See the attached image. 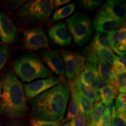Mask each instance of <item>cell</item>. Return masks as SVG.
<instances>
[{"label": "cell", "instance_id": "1", "mask_svg": "<svg viewBox=\"0 0 126 126\" xmlns=\"http://www.w3.org/2000/svg\"><path fill=\"white\" fill-rule=\"evenodd\" d=\"M70 95L69 86L62 82L29 100L30 115L33 119L63 120Z\"/></svg>", "mask_w": 126, "mask_h": 126}, {"label": "cell", "instance_id": "2", "mask_svg": "<svg viewBox=\"0 0 126 126\" xmlns=\"http://www.w3.org/2000/svg\"><path fill=\"white\" fill-rule=\"evenodd\" d=\"M0 114L10 119H21L28 111L23 86L18 77L7 72L2 77Z\"/></svg>", "mask_w": 126, "mask_h": 126}, {"label": "cell", "instance_id": "3", "mask_svg": "<svg viewBox=\"0 0 126 126\" xmlns=\"http://www.w3.org/2000/svg\"><path fill=\"white\" fill-rule=\"evenodd\" d=\"M53 9L51 0L30 1L15 12V16L20 27L26 29L40 28L49 22Z\"/></svg>", "mask_w": 126, "mask_h": 126}, {"label": "cell", "instance_id": "4", "mask_svg": "<svg viewBox=\"0 0 126 126\" xmlns=\"http://www.w3.org/2000/svg\"><path fill=\"white\" fill-rule=\"evenodd\" d=\"M14 70L22 81L29 82L38 78L52 76V72L34 54H25L14 62Z\"/></svg>", "mask_w": 126, "mask_h": 126}, {"label": "cell", "instance_id": "5", "mask_svg": "<svg viewBox=\"0 0 126 126\" xmlns=\"http://www.w3.org/2000/svg\"><path fill=\"white\" fill-rule=\"evenodd\" d=\"M65 22L77 46L81 47L88 43L93 32L92 20L88 15L82 12H76L67 19Z\"/></svg>", "mask_w": 126, "mask_h": 126}, {"label": "cell", "instance_id": "6", "mask_svg": "<svg viewBox=\"0 0 126 126\" xmlns=\"http://www.w3.org/2000/svg\"><path fill=\"white\" fill-rule=\"evenodd\" d=\"M23 46L29 50H38L44 48L50 50L48 39L43 28H36L25 29L23 32Z\"/></svg>", "mask_w": 126, "mask_h": 126}, {"label": "cell", "instance_id": "7", "mask_svg": "<svg viewBox=\"0 0 126 126\" xmlns=\"http://www.w3.org/2000/svg\"><path fill=\"white\" fill-rule=\"evenodd\" d=\"M82 55L84 57L85 60V67L83 71L78 77L83 83L90 85L98 77L97 62L99 58L92 53L88 47L83 49Z\"/></svg>", "mask_w": 126, "mask_h": 126}, {"label": "cell", "instance_id": "8", "mask_svg": "<svg viewBox=\"0 0 126 126\" xmlns=\"http://www.w3.org/2000/svg\"><path fill=\"white\" fill-rule=\"evenodd\" d=\"M61 79L58 77L51 76L48 78L32 82L29 84L25 85L24 93L25 97L29 100L34 98L43 94L48 89L59 85Z\"/></svg>", "mask_w": 126, "mask_h": 126}, {"label": "cell", "instance_id": "9", "mask_svg": "<svg viewBox=\"0 0 126 126\" xmlns=\"http://www.w3.org/2000/svg\"><path fill=\"white\" fill-rule=\"evenodd\" d=\"M98 13L106 15L123 25L126 24V11L125 1L108 0L99 9Z\"/></svg>", "mask_w": 126, "mask_h": 126}, {"label": "cell", "instance_id": "10", "mask_svg": "<svg viewBox=\"0 0 126 126\" xmlns=\"http://www.w3.org/2000/svg\"><path fill=\"white\" fill-rule=\"evenodd\" d=\"M18 37V29L14 22L0 10V38L5 44L14 43Z\"/></svg>", "mask_w": 126, "mask_h": 126}, {"label": "cell", "instance_id": "11", "mask_svg": "<svg viewBox=\"0 0 126 126\" xmlns=\"http://www.w3.org/2000/svg\"><path fill=\"white\" fill-rule=\"evenodd\" d=\"M47 33L52 42L59 46L68 47L72 42L71 34L64 22L55 23L48 29Z\"/></svg>", "mask_w": 126, "mask_h": 126}, {"label": "cell", "instance_id": "12", "mask_svg": "<svg viewBox=\"0 0 126 126\" xmlns=\"http://www.w3.org/2000/svg\"><path fill=\"white\" fill-rule=\"evenodd\" d=\"M40 55L43 61L56 75L63 76L65 73V65L63 60L61 56L60 51L59 50L50 51L42 49Z\"/></svg>", "mask_w": 126, "mask_h": 126}, {"label": "cell", "instance_id": "13", "mask_svg": "<svg viewBox=\"0 0 126 126\" xmlns=\"http://www.w3.org/2000/svg\"><path fill=\"white\" fill-rule=\"evenodd\" d=\"M123 26L119 22L105 14L98 13L94 20V27L96 32L114 31Z\"/></svg>", "mask_w": 126, "mask_h": 126}, {"label": "cell", "instance_id": "14", "mask_svg": "<svg viewBox=\"0 0 126 126\" xmlns=\"http://www.w3.org/2000/svg\"><path fill=\"white\" fill-rule=\"evenodd\" d=\"M112 33L113 31L108 32H96L90 44L102 48H108L111 50L114 53H115L119 55L120 57L125 58L126 52L123 53L120 52L115 47L111 36Z\"/></svg>", "mask_w": 126, "mask_h": 126}, {"label": "cell", "instance_id": "15", "mask_svg": "<svg viewBox=\"0 0 126 126\" xmlns=\"http://www.w3.org/2000/svg\"><path fill=\"white\" fill-rule=\"evenodd\" d=\"M70 89H73L77 91L78 93L89 99L93 103L100 102V97L98 92L94 91L89 85L83 83L78 77L75 79L74 81L70 82L69 85Z\"/></svg>", "mask_w": 126, "mask_h": 126}, {"label": "cell", "instance_id": "16", "mask_svg": "<svg viewBox=\"0 0 126 126\" xmlns=\"http://www.w3.org/2000/svg\"><path fill=\"white\" fill-rule=\"evenodd\" d=\"M60 54L65 65L66 78L70 82L74 81L78 77L73 52L64 50L60 52Z\"/></svg>", "mask_w": 126, "mask_h": 126}, {"label": "cell", "instance_id": "17", "mask_svg": "<svg viewBox=\"0 0 126 126\" xmlns=\"http://www.w3.org/2000/svg\"><path fill=\"white\" fill-rule=\"evenodd\" d=\"M105 105L102 101L93 105L90 113L86 117V126H100L102 122Z\"/></svg>", "mask_w": 126, "mask_h": 126}, {"label": "cell", "instance_id": "18", "mask_svg": "<svg viewBox=\"0 0 126 126\" xmlns=\"http://www.w3.org/2000/svg\"><path fill=\"white\" fill-rule=\"evenodd\" d=\"M87 47L92 53L95 54L99 59L103 60L111 66L113 65L116 60V55H115L111 50L102 48L91 44H89Z\"/></svg>", "mask_w": 126, "mask_h": 126}, {"label": "cell", "instance_id": "19", "mask_svg": "<svg viewBox=\"0 0 126 126\" xmlns=\"http://www.w3.org/2000/svg\"><path fill=\"white\" fill-rule=\"evenodd\" d=\"M112 39L114 46L120 52H126V24L113 31Z\"/></svg>", "mask_w": 126, "mask_h": 126}, {"label": "cell", "instance_id": "20", "mask_svg": "<svg viewBox=\"0 0 126 126\" xmlns=\"http://www.w3.org/2000/svg\"><path fill=\"white\" fill-rule=\"evenodd\" d=\"M97 72L98 75L104 79L113 82L116 78V74L113 70L111 66L101 59H98L97 62Z\"/></svg>", "mask_w": 126, "mask_h": 126}, {"label": "cell", "instance_id": "21", "mask_svg": "<svg viewBox=\"0 0 126 126\" xmlns=\"http://www.w3.org/2000/svg\"><path fill=\"white\" fill-rule=\"evenodd\" d=\"M70 91L71 93V97L75 99L78 103L79 110L87 117L92 109L94 103L74 89H70Z\"/></svg>", "mask_w": 126, "mask_h": 126}, {"label": "cell", "instance_id": "22", "mask_svg": "<svg viewBox=\"0 0 126 126\" xmlns=\"http://www.w3.org/2000/svg\"><path fill=\"white\" fill-rule=\"evenodd\" d=\"M100 100L105 105H108L116 98L118 92L113 85L105 86L99 91Z\"/></svg>", "mask_w": 126, "mask_h": 126}, {"label": "cell", "instance_id": "23", "mask_svg": "<svg viewBox=\"0 0 126 126\" xmlns=\"http://www.w3.org/2000/svg\"><path fill=\"white\" fill-rule=\"evenodd\" d=\"M76 4L75 3H70L64 7L57 9L52 16L51 20L53 22H56L57 21L67 18L74 12Z\"/></svg>", "mask_w": 126, "mask_h": 126}, {"label": "cell", "instance_id": "24", "mask_svg": "<svg viewBox=\"0 0 126 126\" xmlns=\"http://www.w3.org/2000/svg\"><path fill=\"white\" fill-rule=\"evenodd\" d=\"M79 111V109L78 103L75 99L71 97V99L68 106V111L66 117L62 120L63 124L67 123L73 120L78 115Z\"/></svg>", "mask_w": 126, "mask_h": 126}, {"label": "cell", "instance_id": "25", "mask_svg": "<svg viewBox=\"0 0 126 126\" xmlns=\"http://www.w3.org/2000/svg\"><path fill=\"white\" fill-rule=\"evenodd\" d=\"M113 85L118 93L125 94L126 92V72L117 74Z\"/></svg>", "mask_w": 126, "mask_h": 126}, {"label": "cell", "instance_id": "26", "mask_svg": "<svg viewBox=\"0 0 126 126\" xmlns=\"http://www.w3.org/2000/svg\"><path fill=\"white\" fill-rule=\"evenodd\" d=\"M126 113L116 111L115 114L110 119V126H126Z\"/></svg>", "mask_w": 126, "mask_h": 126}, {"label": "cell", "instance_id": "27", "mask_svg": "<svg viewBox=\"0 0 126 126\" xmlns=\"http://www.w3.org/2000/svg\"><path fill=\"white\" fill-rule=\"evenodd\" d=\"M74 58V61L76 65V70H77V77L81 74L83 71V69L85 67V58L82 55L79 53L78 52L75 51L73 52Z\"/></svg>", "mask_w": 126, "mask_h": 126}, {"label": "cell", "instance_id": "28", "mask_svg": "<svg viewBox=\"0 0 126 126\" xmlns=\"http://www.w3.org/2000/svg\"><path fill=\"white\" fill-rule=\"evenodd\" d=\"M31 126H63L62 120L46 121L37 119H31L30 121Z\"/></svg>", "mask_w": 126, "mask_h": 126}, {"label": "cell", "instance_id": "29", "mask_svg": "<svg viewBox=\"0 0 126 126\" xmlns=\"http://www.w3.org/2000/svg\"><path fill=\"white\" fill-rule=\"evenodd\" d=\"M110 85H113V82H111L107 81L106 79H104L100 77H97L94 80V81L91 83L90 86L91 88L94 89V91H95L96 92H98L100 89H102V88L105 87V86Z\"/></svg>", "mask_w": 126, "mask_h": 126}, {"label": "cell", "instance_id": "30", "mask_svg": "<svg viewBox=\"0 0 126 126\" xmlns=\"http://www.w3.org/2000/svg\"><path fill=\"white\" fill-rule=\"evenodd\" d=\"M63 126H86V117L79 110L74 119Z\"/></svg>", "mask_w": 126, "mask_h": 126}, {"label": "cell", "instance_id": "31", "mask_svg": "<svg viewBox=\"0 0 126 126\" xmlns=\"http://www.w3.org/2000/svg\"><path fill=\"white\" fill-rule=\"evenodd\" d=\"M102 2V0H81L78 1L81 8L90 11H94Z\"/></svg>", "mask_w": 126, "mask_h": 126}, {"label": "cell", "instance_id": "32", "mask_svg": "<svg viewBox=\"0 0 126 126\" xmlns=\"http://www.w3.org/2000/svg\"><path fill=\"white\" fill-rule=\"evenodd\" d=\"M9 54L8 47L5 45L0 46V71L7 62Z\"/></svg>", "mask_w": 126, "mask_h": 126}, {"label": "cell", "instance_id": "33", "mask_svg": "<svg viewBox=\"0 0 126 126\" xmlns=\"http://www.w3.org/2000/svg\"><path fill=\"white\" fill-rule=\"evenodd\" d=\"M100 126H110V117L108 110L106 108V105H105V109L102 118V124Z\"/></svg>", "mask_w": 126, "mask_h": 126}, {"label": "cell", "instance_id": "34", "mask_svg": "<svg viewBox=\"0 0 126 126\" xmlns=\"http://www.w3.org/2000/svg\"><path fill=\"white\" fill-rule=\"evenodd\" d=\"M126 104L122 103L119 100L116 99L115 101V108L116 111L119 113H126Z\"/></svg>", "mask_w": 126, "mask_h": 126}, {"label": "cell", "instance_id": "35", "mask_svg": "<svg viewBox=\"0 0 126 126\" xmlns=\"http://www.w3.org/2000/svg\"><path fill=\"white\" fill-rule=\"evenodd\" d=\"M106 108H107V109L108 110L109 113L110 119H111V117L115 114V113H116V111L114 102H111V103H110L109 105H106Z\"/></svg>", "mask_w": 126, "mask_h": 126}, {"label": "cell", "instance_id": "36", "mask_svg": "<svg viewBox=\"0 0 126 126\" xmlns=\"http://www.w3.org/2000/svg\"><path fill=\"white\" fill-rule=\"evenodd\" d=\"M70 2H71L70 0H55V1H53V7L55 9H57L61 6Z\"/></svg>", "mask_w": 126, "mask_h": 126}, {"label": "cell", "instance_id": "37", "mask_svg": "<svg viewBox=\"0 0 126 126\" xmlns=\"http://www.w3.org/2000/svg\"><path fill=\"white\" fill-rule=\"evenodd\" d=\"M114 63H116V64H119L120 66H122V67H123L124 68L126 69V61L125 58L122 57L117 56H116V60Z\"/></svg>", "mask_w": 126, "mask_h": 126}, {"label": "cell", "instance_id": "38", "mask_svg": "<svg viewBox=\"0 0 126 126\" xmlns=\"http://www.w3.org/2000/svg\"><path fill=\"white\" fill-rule=\"evenodd\" d=\"M117 99L119 100L122 103L126 104V94H119L117 95Z\"/></svg>", "mask_w": 126, "mask_h": 126}, {"label": "cell", "instance_id": "39", "mask_svg": "<svg viewBox=\"0 0 126 126\" xmlns=\"http://www.w3.org/2000/svg\"><path fill=\"white\" fill-rule=\"evenodd\" d=\"M9 126H26L21 123H12Z\"/></svg>", "mask_w": 126, "mask_h": 126}, {"label": "cell", "instance_id": "40", "mask_svg": "<svg viewBox=\"0 0 126 126\" xmlns=\"http://www.w3.org/2000/svg\"><path fill=\"white\" fill-rule=\"evenodd\" d=\"M1 92H2V84L0 82V106H1Z\"/></svg>", "mask_w": 126, "mask_h": 126}, {"label": "cell", "instance_id": "41", "mask_svg": "<svg viewBox=\"0 0 126 126\" xmlns=\"http://www.w3.org/2000/svg\"><path fill=\"white\" fill-rule=\"evenodd\" d=\"M0 126H1V123H0Z\"/></svg>", "mask_w": 126, "mask_h": 126}]
</instances>
